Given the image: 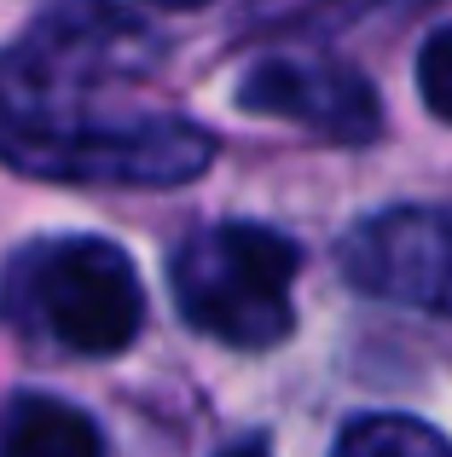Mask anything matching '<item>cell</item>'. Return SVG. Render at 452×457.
Here are the masks:
<instances>
[{
    "mask_svg": "<svg viewBox=\"0 0 452 457\" xmlns=\"http://www.w3.org/2000/svg\"><path fill=\"white\" fill-rule=\"evenodd\" d=\"M296 267L302 255L284 232L226 220L215 232L186 237L174 255V302L192 330L226 347H279L296 330Z\"/></svg>",
    "mask_w": 452,
    "mask_h": 457,
    "instance_id": "6da1fadb",
    "label": "cell"
},
{
    "mask_svg": "<svg viewBox=\"0 0 452 457\" xmlns=\"http://www.w3.org/2000/svg\"><path fill=\"white\" fill-rule=\"evenodd\" d=\"M0 156L41 179H99V186H186L204 174L215 139L192 122H64L41 111L0 116Z\"/></svg>",
    "mask_w": 452,
    "mask_h": 457,
    "instance_id": "7a4b0ae2",
    "label": "cell"
},
{
    "mask_svg": "<svg viewBox=\"0 0 452 457\" xmlns=\"http://www.w3.org/2000/svg\"><path fill=\"white\" fill-rule=\"evenodd\" d=\"M35 307L46 330L76 353H122L146 319V290L116 244L70 237L53 244L35 267Z\"/></svg>",
    "mask_w": 452,
    "mask_h": 457,
    "instance_id": "3957f363",
    "label": "cell"
},
{
    "mask_svg": "<svg viewBox=\"0 0 452 457\" xmlns=\"http://www.w3.org/2000/svg\"><path fill=\"white\" fill-rule=\"evenodd\" d=\"M342 267L372 295L452 312V209L377 214L342 244Z\"/></svg>",
    "mask_w": 452,
    "mask_h": 457,
    "instance_id": "277c9868",
    "label": "cell"
},
{
    "mask_svg": "<svg viewBox=\"0 0 452 457\" xmlns=\"http://www.w3.org/2000/svg\"><path fill=\"white\" fill-rule=\"evenodd\" d=\"M238 104L261 116L302 122L325 139H372L377 122H383L377 93L354 70L325 64V58H267V64H255L244 76Z\"/></svg>",
    "mask_w": 452,
    "mask_h": 457,
    "instance_id": "5b68a950",
    "label": "cell"
},
{
    "mask_svg": "<svg viewBox=\"0 0 452 457\" xmlns=\"http://www.w3.org/2000/svg\"><path fill=\"white\" fill-rule=\"evenodd\" d=\"M0 457H105V440L76 405L18 400L0 428Z\"/></svg>",
    "mask_w": 452,
    "mask_h": 457,
    "instance_id": "8992f818",
    "label": "cell"
},
{
    "mask_svg": "<svg viewBox=\"0 0 452 457\" xmlns=\"http://www.w3.org/2000/svg\"><path fill=\"white\" fill-rule=\"evenodd\" d=\"M337 457H452V446L418 417L377 411V417H360V423L342 428Z\"/></svg>",
    "mask_w": 452,
    "mask_h": 457,
    "instance_id": "52a82bcc",
    "label": "cell"
},
{
    "mask_svg": "<svg viewBox=\"0 0 452 457\" xmlns=\"http://www.w3.org/2000/svg\"><path fill=\"white\" fill-rule=\"evenodd\" d=\"M418 93L441 122H452V23L435 29L418 53Z\"/></svg>",
    "mask_w": 452,
    "mask_h": 457,
    "instance_id": "ba28073f",
    "label": "cell"
},
{
    "mask_svg": "<svg viewBox=\"0 0 452 457\" xmlns=\"http://www.w3.org/2000/svg\"><path fill=\"white\" fill-rule=\"evenodd\" d=\"M157 6H174V12H192V6H204V0H157Z\"/></svg>",
    "mask_w": 452,
    "mask_h": 457,
    "instance_id": "9c48e42d",
    "label": "cell"
},
{
    "mask_svg": "<svg viewBox=\"0 0 452 457\" xmlns=\"http://www.w3.org/2000/svg\"><path fill=\"white\" fill-rule=\"evenodd\" d=\"M226 457H267V452H255V446H244V452H226Z\"/></svg>",
    "mask_w": 452,
    "mask_h": 457,
    "instance_id": "30bf717a",
    "label": "cell"
}]
</instances>
